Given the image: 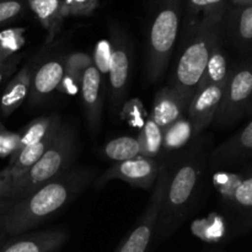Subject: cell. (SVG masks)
I'll use <instances>...</instances> for the list:
<instances>
[{"label":"cell","instance_id":"obj_29","mask_svg":"<svg viewBox=\"0 0 252 252\" xmlns=\"http://www.w3.org/2000/svg\"><path fill=\"white\" fill-rule=\"evenodd\" d=\"M27 7L26 0H0V27L19 20Z\"/></svg>","mask_w":252,"mask_h":252},{"label":"cell","instance_id":"obj_9","mask_svg":"<svg viewBox=\"0 0 252 252\" xmlns=\"http://www.w3.org/2000/svg\"><path fill=\"white\" fill-rule=\"evenodd\" d=\"M161 166L152 158L139 155L134 159L116 162L108 167L95 182L96 189H101L112 180H121L130 186L143 189H150L154 187Z\"/></svg>","mask_w":252,"mask_h":252},{"label":"cell","instance_id":"obj_26","mask_svg":"<svg viewBox=\"0 0 252 252\" xmlns=\"http://www.w3.org/2000/svg\"><path fill=\"white\" fill-rule=\"evenodd\" d=\"M100 0H62V15L68 17H88L98 9Z\"/></svg>","mask_w":252,"mask_h":252},{"label":"cell","instance_id":"obj_18","mask_svg":"<svg viewBox=\"0 0 252 252\" xmlns=\"http://www.w3.org/2000/svg\"><path fill=\"white\" fill-rule=\"evenodd\" d=\"M26 2L41 26L47 31L46 44H48L59 33L64 22L62 0H26Z\"/></svg>","mask_w":252,"mask_h":252},{"label":"cell","instance_id":"obj_24","mask_svg":"<svg viewBox=\"0 0 252 252\" xmlns=\"http://www.w3.org/2000/svg\"><path fill=\"white\" fill-rule=\"evenodd\" d=\"M103 154L107 159L115 160L116 162L134 159L140 155L139 143H138L137 137L122 135V137L110 140L103 147Z\"/></svg>","mask_w":252,"mask_h":252},{"label":"cell","instance_id":"obj_20","mask_svg":"<svg viewBox=\"0 0 252 252\" xmlns=\"http://www.w3.org/2000/svg\"><path fill=\"white\" fill-rule=\"evenodd\" d=\"M252 154V121L240 132L219 145L213 153V157L219 160L241 159Z\"/></svg>","mask_w":252,"mask_h":252},{"label":"cell","instance_id":"obj_32","mask_svg":"<svg viewBox=\"0 0 252 252\" xmlns=\"http://www.w3.org/2000/svg\"><path fill=\"white\" fill-rule=\"evenodd\" d=\"M25 29L24 27H17V29L6 30V31L0 33V49L5 53L16 54L20 47L24 44Z\"/></svg>","mask_w":252,"mask_h":252},{"label":"cell","instance_id":"obj_31","mask_svg":"<svg viewBox=\"0 0 252 252\" xmlns=\"http://www.w3.org/2000/svg\"><path fill=\"white\" fill-rule=\"evenodd\" d=\"M111 53H112V47L110 39H101L97 42L94 52L93 63L101 76L108 75Z\"/></svg>","mask_w":252,"mask_h":252},{"label":"cell","instance_id":"obj_25","mask_svg":"<svg viewBox=\"0 0 252 252\" xmlns=\"http://www.w3.org/2000/svg\"><path fill=\"white\" fill-rule=\"evenodd\" d=\"M229 0H186L187 21L196 20L202 15L225 14Z\"/></svg>","mask_w":252,"mask_h":252},{"label":"cell","instance_id":"obj_12","mask_svg":"<svg viewBox=\"0 0 252 252\" xmlns=\"http://www.w3.org/2000/svg\"><path fill=\"white\" fill-rule=\"evenodd\" d=\"M64 75V58L57 56L46 59L32 71L29 101L31 106L44 102L58 88Z\"/></svg>","mask_w":252,"mask_h":252},{"label":"cell","instance_id":"obj_23","mask_svg":"<svg viewBox=\"0 0 252 252\" xmlns=\"http://www.w3.org/2000/svg\"><path fill=\"white\" fill-rule=\"evenodd\" d=\"M194 135V129L192 123L187 117H181L164 129V140L162 149L167 152L181 149L189 142Z\"/></svg>","mask_w":252,"mask_h":252},{"label":"cell","instance_id":"obj_3","mask_svg":"<svg viewBox=\"0 0 252 252\" xmlns=\"http://www.w3.org/2000/svg\"><path fill=\"white\" fill-rule=\"evenodd\" d=\"M78 153V137L74 128L62 125L56 138L38 161L12 184L10 201L24 198L73 167Z\"/></svg>","mask_w":252,"mask_h":252},{"label":"cell","instance_id":"obj_2","mask_svg":"<svg viewBox=\"0 0 252 252\" xmlns=\"http://www.w3.org/2000/svg\"><path fill=\"white\" fill-rule=\"evenodd\" d=\"M225 14L202 15L186 22V38L182 46L170 86L176 89L189 103L202 80L212 47L224 33Z\"/></svg>","mask_w":252,"mask_h":252},{"label":"cell","instance_id":"obj_22","mask_svg":"<svg viewBox=\"0 0 252 252\" xmlns=\"http://www.w3.org/2000/svg\"><path fill=\"white\" fill-rule=\"evenodd\" d=\"M137 139L139 143L140 155L155 159V157H158L162 150L164 130L154 121L148 118L145 125L140 128Z\"/></svg>","mask_w":252,"mask_h":252},{"label":"cell","instance_id":"obj_33","mask_svg":"<svg viewBox=\"0 0 252 252\" xmlns=\"http://www.w3.org/2000/svg\"><path fill=\"white\" fill-rule=\"evenodd\" d=\"M20 132H11L6 128L0 129V158H11L19 152Z\"/></svg>","mask_w":252,"mask_h":252},{"label":"cell","instance_id":"obj_11","mask_svg":"<svg viewBox=\"0 0 252 252\" xmlns=\"http://www.w3.org/2000/svg\"><path fill=\"white\" fill-rule=\"evenodd\" d=\"M69 234L65 229H48L16 235L7 240L0 252H59Z\"/></svg>","mask_w":252,"mask_h":252},{"label":"cell","instance_id":"obj_16","mask_svg":"<svg viewBox=\"0 0 252 252\" xmlns=\"http://www.w3.org/2000/svg\"><path fill=\"white\" fill-rule=\"evenodd\" d=\"M32 63L22 66L14 76L0 97V112L4 117L11 116L30 95V86L32 78Z\"/></svg>","mask_w":252,"mask_h":252},{"label":"cell","instance_id":"obj_6","mask_svg":"<svg viewBox=\"0 0 252 252\" xmlns=\"http://www.w3.org/2000/svg\"><path fill=\"white\" fill-rule=\"evenodd\" d=\"M170 171L166 166H161L157 182L153 187V193L149 199L147 209L138 220L137 226L128 234L127 238L117 246L113 252H147L153 235L157 230L160 211L162 206L165 189L169 181Z\"/></svg>","mask_w":252,"mask_h":252},{"label":"cell","instance_id":"obj_39","mask_svg":"<svg viewBox=\"0 0 252 252\" xmlns=\"http://www.w3.org/2000/svg\"><path fill=\"white\" fill-rule=\"evenodd\" d=\"M7 241V238L6 235H4V234H0V249L2 248V245H4L5 243Z\"/></svg>","mask_w":252,"mask_h":252},{"label":"cell","instance_id":"obj_34","mask_svg":"<svg viewBox=\"0 0 252 252\" xmlns=\"http://www.w3.org/2000/svg\"><path fill=\"white\" fill-rule=\"evenodd\" d=\"M20 59L21 58L17 54L5 53L0 49V84L14 73L16 66L19 65Z\"/></svg>","mask_w":252,"mask_h":252},{"label":"cell","instance_id":"obj_19","mask_svg":"<svg viewBox=\"0 0 252 252\" xmlns=\"http://www.w3.org/2000/svg\"><path fill=\"white\" fill-rule=\"evenodd\" d=\"M229 74H230V70L228 66V58H226V54L223 48V34H221L220 37L217 38L212 47L208 63H207L206 70L202 76L199 86L225 85Z\"/></svg>","mask_w":252,"mask_h":252},{"label":"cell","instance_id":"obj_40","mask_svg":"<svg viewBox=\"0 0 252 252\" xmlns=\"http://www.w3.org/2000/svg\"><path fill=\"white\" fill-rule=\"evenodd\" d=\"M2 128H5V126H4V125H2L1 120H0V129H2Z\"/></svg>","mask_w":252,"mask_h":252},{"label":"cell","instance_id":"obj_15","mask_svg":"<svg viewBox=\"0 0 252 252\" xmlns=\"http://www.w3.org/2000/svg\"><path fill=\"white\" fill-rule=\"evenodd\" d=\"M224 29H226L231 42L239 49H248L252 46V5H233L224 16Z\"/></svg>","mask_w":252,"mask_h":252},{"label":"cell","instance_id":"obj_10","mask_svg":"<svg viewBox=\"0 0 252 252\" xmlns=\"http://www.w3.org/2000/svg\"><path fill=\"white\" fill-rule=\"evenodd\" d=\"M225 85H203L199 86L192 96L187 107V118L192 123L194 134L209 127L214 121L220 105Z\"/></svg>","mask_w":252,"mask_h":252},{"label":"cell","instance_id":"obj_28","mask_svg":"<svg viewBox=\"0 0 252 252\" xmlns=\"http://www.w3.org/2000/svg\"><path fill=\"white\" fill-rule=\"evenodd\" d=\"M94 65L93 57L83 52H74L64 58V73L70 74L79 79H83L86 69Z\"/></svg>","mask_w":252,"mask_h":252},{"label":"cell","instance_id":"obj_27","mask_svg":"<svg viewBox=\"0 0 252 252\" xmlns=\"http://www.w3.org/2000/svg\"><path fill=\"white\" fill-rule=\"evenodd\" d=\"M121 117L130 127L142 128L149 118V113L147 112L139 98H132L123 103L122 110H121Z\"/></svg>","mask_w":252,"mask_h":252},{"label":"cell","instance_id":"obj_30","mask_svg":"<svg viewBox=\"0 0 252 252\" xmlns=\"http://www.w3.org/2000/svg\"><path fill=\"white\" fill-rule=\"evenodd\" d=\"M231 199L238 208L252 212V174L236 185L231 192Z\"/></svg>","mask_w":252,"mask_h":252},{"label":"cell","instance_id":"obj_5","mask_svg":"<svg viewBox=\"0 0 252 252\" xmlns=\"http://www.w3.org/2000/svg\"><path fill=\"white\" fill-rule=\"evenodd\" d=\"M201 177V165L197 158H187L170 171L160 211L159 236L165 238L176 229L191 206Z\"/></svg>","mask_w":252,"mask_h":252},{"label":"cell","instance_id":"obj_21","mask_svg":"<svg viewBox=\"0 0 252 252\" xmlns=\"http://www.w3.org/2000/svg\"><path fill=\"white\" fill-rule=\"evenodd\" d=\"M61 126L62 120L56 113L37 117L20 132L21 137H20L19 150L41 142L49 134H52L54 130L58 129Z\"/></svg>","mask_w":252,"mask_h":252},{"label":"cell","instance_id":"obj_36","mask_svg":"<svg viewBox=\"0 0 252 252\" xmlns=\"http://www.w3.org/2000/svg\"><path fill=\"white\" fill-rule=\"evenodd\" d=\"M12 192V182L4 170L0 171V201H10Z\"/></svg>","mask_w":252,"mask_h":252},{"label":"cell","instance_id":"obj_7","mask_svg":"<svg viewBox=\"0 0 252 252\" xmlns=\"http://www.w3.org/2000/svg\"><path fill=\"white\" fill-rule=\"evenodd\" d=\"M252 100V63H245L230 70L214 121L228 126L238 121Z\"/></svg>","mask_w":252,"mask_h":252},{"label":"cell","instance_id":"obj_38","mask_svg":"<svg viewBox=\"0 0 252 252\" xmlns=\"http://www.w3.org/2000/svg\"><path fill=\"white\" fill-rule=\"evenodd\" d=\"M9 202L10 201H7V199H5V201H0V212H2L7 206H9Z\"/></svg>","mask_w":252,"mask_h":252},{"label":"cell","instance_id":"obj_13","mask_svg":"<svg viewBox=\"0 0 252 252\" xmlns=\"http://www.w3.org/2000/svg\"><path fill=\"white\" fill-rule=\"evenodd\" d=\"M187 107L189 102L176 89L170 85L165 86L155 94L149 118L164 130L170 125L184 117L185 112H187Z\"/></svg>","mask_w":252,"mask_h":252},{"label":"cell","instance_id":"obj_1","mask_svg":"<svg viewBox=\"0 0 252 252\" xmlns=\"http://www.w3.org/2000/svg\"><path fill=\"white\" fill-rule=\"evenodd\" d=\"M93 172L86 167H71L24 198L10 201L0 212V234L21 235L56 216L88 189Z\"/></svg>","mask_w":252,"mask_h":252},{"label":"cell","instance_id":"obj_37","mask_svg":"<svg viewBox=\"0 0 252 252\" xmlns=\"http://www.w3.org/2000/svg\"><path fill=\"white\" fill-rule=\"evenodd\" d=\"M231 5H235V6H239V5H252V0H229Z\"/></svg>","mask_w":252,"mask_h":252},{"label":"cell","instance_id":"obj_4","mask_svg":"<svg viewBox=\"0 0 252 252\" xmlns=\"http://www.w3.org/2000/svg\"><path fill=\"white\" fill-rule=\"evenodd\" d=\"M184 0H155L147 37V78L157 83L164 75L179 36Z\"/></svg>","mask_w":252,"mask_h":252},{"label":"cell","instance_id":"obj_8","mask_svg":"<svg viewBox=\"0 0 252 252\" xmlns=\"http://www.w3.org/2000/svg\"><path fill=\"white\" fill-rule=\"evenodd\" d=\"M110 42L112 53L107 76L111 106L113 110L118 111L125 102L129 84L130 44L126 31L116 21L110 22Z\"/></svg>","mask_w":252,"mask_h":252},{"label":"cell","instance_id":"obj_14","mask_svg":"<svg viewBox=\"0 0 252 252\" xmlns=\"http://www.w3.org/2000/svg\"><path fill=\"white\" fill-rule=\"evenodd\" d=\"M102 76L94 65L86 69L81 80V98L86 122L93 133L100 129L102 116V96H101Z\"/></svg>","mask_w":252,"mask_h":252},{"label":"cell","instance_id":"obj_17","mask_svg":"<svg viewBox=\"0 0 252 252\" xmlns=\"http://www.w3.org/2000/svg\"><path fill=\"white\" fill-rule=\"evenodd\" d=\"M62 125H63V123H62ZM59 128L57 130H54L52 134H49L48 137L44 138L43 140H41V142L24 148V149L19 150L16 154L12 155L11 158H9V164H7V166L2 170L6 172V175L10 177L12 184H14L17 179H20L27 170L31 169V167L38 161L39 158L46 153V150L48 149L51 143L53 142V139L56 138Z\"/></svg>","mask_w":252,"mask_h":252},{"label":"cell","instance_id":"obj_35","mask_svg":"<svg viewBox=\"0 0 252 252\" xmlns=\"http://www.w3.org/2000/svg\"><path fill=\"white\" fill-rule=\"evenodd\" d=\"M81 80L83 79H79L76 76L70 75V74L64 73L63 78H62L61 83L57 88V91L64 94V95H76L80 91Z\"/></svg>","mask_w":252,"mask_h":252}]
</instances>
